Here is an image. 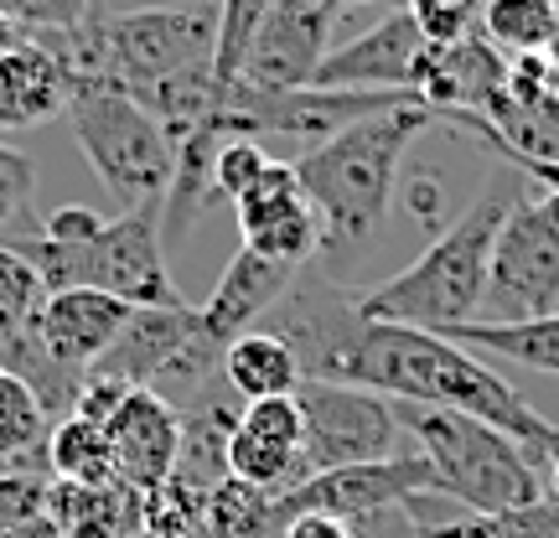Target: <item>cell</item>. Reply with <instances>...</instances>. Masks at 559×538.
Returning a JSON list of instances; mask_svg holds the SVG:
<instances>
[{"instance_id": "obj_1", "label": "cell", "mask_w": 559, "mask_h": 538, "mask_svg": "<svg viewBox=\"0 0 559 538\" xmlns=\"http://www.w3.org/2000/svg\"><path fill=\"white\" fill-rule=\"evenodd\" d=\"M353 388H373L383 399L400 404H430V409H456L481 425L502 430L508 440H519L523 456L534 461H559V430L523 399L508 383L461 342L440 337V332H415V326H383L368 321L358 347L347 358V379Z\"/></svg>"}, {"instance_id": "obj_2", "label": "cell", "mask_w": 559, "mask_h": 538, "mask_svg": "<svg viewBox=\"0 0 559 538\" xmlns=\"http://www.w3.org/2000/svg\"><path fill=\"white\" fill-rule=\"evenodd\" d=\"M519 198L523 187L513 171L492 177L477 192V202L445 234H436L409 270L373 290H358V311L383 326H415V332H440V337L451 326L477 321L481 296H487V270H492V243Z\"/></svg>"}, {"instance_id": "obj_3", "label": "cell", "mask_w": 559, "mask_h": 538, "mask_svg": "<svg viewBox=\"0 0 559 538\" xmlns=\"http://www.w3.org/2000/svg\"><path fill=\"white\" fill-rule=\"evenodd\" d=\"M430 124H440V115L425 104L389 109V115H373L342 135L321 140L296 160L300 192L321 218V249L353 254L379 234L394 187H400L404 156Z\"/></svg>"}, {"instance_id": "obj_4", "label": "cell", "mask_w": 559, "mask_h": 538, "mask_svg": "<svg viewBox=\"0 0 559 538\" xmlns=\"http://www.w3.org/2000/svg\"><path fill=\"white\" fill-rule=\"evenodd\" d=\"M404 435H415L419 461L430 466V492L466 513H519L544 498L539 466L523 456L519 440L456 409L400 404Z\"/></svg>"}, {"instance_id": "obj_5", "label": "cell", "mask_w": 559, "mask_h": 538, "mask_svg": "<svg viewBox=\"0 0 559 538\" xmlns=\"http://www.w3.org/2000/svg\"><path fill=\"white\" fill-rule=\"evenodd\" d=\"M0 249H11L16 260L32 264L37 279L47 285V296L88 285V290L124 300V306H181V290L166 270V249H160V202L120 213L79 249L41 239L37 228L0 234Z\"/></svg>"}, {"instance_id": "obj_6", "label": "cell", "mask_w": 559, "mask_h": 538, "mask_svg": "<svg viewBox=\"0 0 559 538\" xmlns=\"http://www.w3.org/2000/svg\"><path fill=\"white\" fill-rule=\"evenodd\" d=\"M68 124H73L83 160L94 166L104 192L120 202L124 213L166 198L177 151H171V135L156 124V115H145L130 94L83 88L68 99Z\"/></svg>"}, {"instance_id": "obj_7", "label": "cell", "mask_w": 559, "mask_h": 538, "mask_svg": "<svg viewBox=\"0 0 559 538\" xmlns=\"http://www.w3.org/2000/svg\"><path fill=\"white\" fill-rule=\"evenodd\" d=\"M368 316L358 311V290H347L317 264H300L290 290L260 316V332L280 337L300 362V379L342 383L347 379V358L358 347Z\"/></svg>"}, {"instance_id": "obj_8", "label": "cell", "mask_w": 559, "mask_h": 538, "mask_svg": "<svg viewBox=\"0 0 559 538\" xmlns=\"http://www.w3.org/2000/svg\"><path fill=\"white\" fill-rule=\"evenodd\" d=\"M477 321H534L559 311V207L549 198H519L502 218Z\"/></svg>"}, {"instance_id": "obj_9", "label": "cell", "mask_w": 559, "mask_h": 538, "mask_svg": "<svg viewBox=\"0 0 559 538\" xmlns=\"http://www.w3.org/2000/svg\"><path fill=\"white\" fill-rule=\"evenodd\" d=\"M296 409H300V456H306V471H332V466L400 456V435H404L400 409H394V399H383L373 388L300 379Z\"/></svg>"}, {"instance_id": "obj_10", "label": "cell", "mask_w": 559, "mask_h": 538, "mask_svg": "<svg viewBox=\"0 0 559 538\" xmlns=\"http://www.w3.org/2000/svg\"><path fill=\"white\" fill-rule=\"evenodd\" d=\"M419 492H430V466L419 461V451L389 456V461H358V466H332V471H311L300 487H290L280 498V523L306 518V513L368 523L379 513L404 507Z\"/></svg>"}, {"instance_id": "obj_11", "label": "cell", "mask_w": 559, "mask_h": 538, "mask_svg": "<svg viewBox=\"0 0 559 538\" xmlns=\"http://www.w3.org/2000/svg\"><path fill=\"white\" fill-rule=\"evenodd\" d=\"M332 0H275L249 41L234 88L243 94H290L311 88L321 58L332 52Z\"/></svg>"}, {"instance_id": "obj_12", "label": "cell", "mask_w": 559, "mask_h": 538, "mask_svg": "<svg viewBox=\"0 0 559 538\" xmlns=\"http://www.w3.org/2000/svg\"><path fill=\"white\" fill-rule=\"evenodd\" d=\"M234 223H239L243 249H254L264 260L311 264V254L321 249V218L300 192L296 160H270L264 177L234 202Z\"/></svg>"}, {"instance_id": "obj_13", "label": "cell", "mask_w": 559, "mask_h": 538, "mask_svg": "<svg viewBox=\"0 0 559 538\" xmlns=\"http://www.w3.org/2000/svg\"><path fill=\"white\" fill-rule=\"evenodd\" d=\"M430 52L436 47L419 37L415 16L400 5L379 26H368L362 37L332 47L321 58L311 88H419Z\"/></svg>"}, {"instance_id": "obj_14", "label": "cell", "mask_w": 559, "mask_h": 538, "mask_svg": "<svg viewBox=\"0 0 559 538\" xmlns=\"http://www.w3.org/2000/svg\"><path fill=\"white\" fill-rule=\"evenodd\" d=\"M109 435V456H115V477L135 487L140 498L156 492L160 481L177 471L181 461V415L160 399L156 388H130L120 409L104 419Z\"/></svg>"}, {"instance_id": "obj_15", "label": "cell", "mask_w": 559, "mask_h": 538, "mask_svg": "<svg viewBox=\"0 0 559 538\" xmlns=\"http://www.w3.org/2000/svg\"><path fill=\"white\" fill-rule=\"evenodd\" d=\"M228 477L249 481V487H264L275 498H285L290 487H300V481L311 477L306 456H300L296 394L243 404L239 430L228 435Z\"/></svg>"}, {"instance_id": "obj_16", "label": "cell", "mask_w": 559, "mask_h": 538, "mask_svg": "<svg viewBox=\"0 0 559 538\" xmlns=\"http://www.w3.org/2000/svg\"><path fill=\"white\" fill-rule=\"evenodd\" d=\"M202 332L198 306H135L124 332L115 337V347L104 352L83 379H109L124 383V388H151V383L166 373V362L187 352V342Z\"/></svg>"}, {"instance_id": "obj_17", "label": "cell", "mask_w": 559, "mask_h": 538, "mask_svg": "<svg viewBox=\"0 0 559 538\" xmlns=\"http://www.w3.org/2000/svg\"><path fill=\"white\" fill-rule=\"evenodd\" d=\"M130 311H135V306L104 296V290H88V285L52 290L37 316V337H41V347L52 352L58 368H68V373L83 379V373L115 347V337L124 332Z\"/></svg>"}, {"instance_id": "obj_18", "label": "cell", "mask_w": 559, "mask_h": 538, "mask_svg": "<svg viewBox=\"0 0 559 538\" xmlns=\"http://www.w3.org/2000/svg\"><path fill=\"white\" fill-rule=\"evenodd\" d=\"M296 275H300V264H280V260L254 254V249H239V254L228 260V270L218 275V290L207 296V306H198L202 337L228 347L234 337L254 332L260 316L290 290Z\"/></svg>"}, {"instance_id": "obj_19", "label": "cell", "mask_w": 559, "mask_h": 538, "mask_svg": "<svg viewBox=\"0 0 559 538\" xmlns=\"http://www.w3.org/2000/svg\"><path fill=\"white\" fill-rule=\"evenodd\" d=\"M508 79V58L487 37H466L456 47H436L425 62V79H419V104L445 115H481L487 104L502 94Z\"/></svg>"}, {"instance_id": "obj_20", "label": "cell", "mask_w": 559, "mask_h": 538, "mask_svg": "<svg viewBox=\"0 0 559 538\" xmlns=\"http://www.w3.org/2000/svg\"><path fill=\"white\" fill-rule=\"evenodd\" d=\"M481 145H492L502 160H513L519 171L539 177L544 187L559 181V88L544 99H498L481 109Z\"/></svg>"}, {"instance_id": "obj_21", "label": "cell", "mask_w": 559, "mask_h": 538, "mask_svg": "<svg viewBox=\"0 0 559 538\" xmlns=\"http://www.w3.org/2000/svg\"><path fill=\"white\" fill-rule=\"evenodd\" d=\"M52 115H68V79L41 41L21 37L0 58V130H41Z\"/></svg>"}, {"instance_id": "obj_22", "label": "cell", "mask_w": 559, "mask_h": 538, "mask_svg": "<svg viewBox=\"0 0 559 538\" xmlns=\"http://www.w3.org/2000/svg\"><path fill=\"white\" fill-rule=\"evenodd\" d=\"M47 518L62 538H140V492L124 481L79 487V481H47Z\"/></svg>"}, {"instance_id": "obj_23", "label": "cell", "mask_w": 559, "mask_h": 538, "mask_svg": "<svg viewBox=\"0 0 559 538\" xmlns=\"http://www.w3.org/2000/svg\"><path fill=\"white\" fill-rule=\"evenodd\" d=\"M404 523L415 538H559V502L539 498L519 513H436V498L419 492L404 502Z\"/></svg>"}, {"instance_id": "obj_24", "label": "cell", "mask_w": 559, "mask_h": 538, "mask_svg": "<svg viewBox=\"0 0 559 538\" xmlns=\"http://www.w3.org/2000/svg\"><path fill=\"white\" fill-rule=\"evenodd\" d=\"M445 337L461 342L466 352H487V358L519 362L528 373L559 379V311L534 321H466V326H451Z\"/></svg>"}, {"instance_id": "obj_25", "label": "cell", "mask_w": 559, "mask_h": 538, "mask_svg": "<svg viewBox=\"0 0 559 538\" xmlns=\"http://www.w3.org/2000/svg\"><path fill=\"white\" fill-rule=\"evenodd\" d=\"M223 379H228V388H234L243 404L285 399V394L300 388V362L280 337H270V332L254 326V332H243V337H234L223 347Z\"/></svg>"}, {"instance_id": "obj_26", "label": "cell", "mask_w": 559, "mask_h": 538, "mask_svg": "<svg viewBox=\"0 0 559 538\" xmlns=\"http://www.w3.org/2000/svg\"><path fill=\"white\" fill-rule=\"evenodd\" d=\"M280 498L239 477H223L207 487L202 507V538H280Z\"/></svg>"}, {"instance_id": "obj_27", "label": "cell", "mask_w": 559, "mask_h": 538, "mask_svg": "<svg viewBox=\"0 0 559 538\" xmlns=\"http://www.w3.org/2000/svg\"><path fill=\"white\" fill-rule=\"evenodd\" d=\"M47 477L52 481H79V487H109L115 477V456H109V435L104 425L83 415H62L47 435Z\"/></svg>"}, {"instance_id": "obj_28", "label": "cell", "mask_w": 559, "mask_h": 538, "mask_svg": "<svg viewBox=\"0 0 559 538\" xmlns=\"http://www.w3.org/2000/svg\"><path fill=\"white\" fill-rule=\"evenodd\" d=\"M47 435H52V415L16 373L0 368V471H16L32 456H41L47 466Z\"/></svg>"}, {"instance_id": "obj_29", "label": "cell", "mask_w": 559, "mask_h": 538, "mask_svg": "<svg viewBox=\"0 0 559 538\" xmlns=\"http://www.w3.org/2000/svg\"><path fill=\"white\" fill-rule=\"evenodd\" d=\"M559 21V0H481V37L502 58L544 52V41Z\"/></svg>"}, {"instance_id": "obj_30", "label": "cell", "mask_w": 559, "mask_h": 538, "mask_svg": "<svg viewBox=\"0 0 559 538\" xmlns=\"http://www.w3.org/2000/svg\"><path fill=\"white\" fill-rule=\"evenodd\" d=\"M202 507H207V487L171 471L156 492L140 498V528L151 538H202Z\"/></svg>"}, {"instance_id": "obj_31", "label": "cell", "mask_w": 559, "mask_h": 538, "mask_svg": "<svg viewBox=\"0 0 559 538\" xmlns=\"http://www.w3.org/2000/svg\"><path fill=\"white\" fill-rule=\"evenodd\" d=\"M41 306H47V285L37 279V270L26 260H16L11 249H0V352H5L21 332L37 326Z\"/></svg>"}, {"instance_id": "obj_32", "label": "cell", "mask_w": 559, "mask_h": 538, "mask_svg": "<svg viewBox=\"0 0 559 538\" xmlns=\"http://www.w3.org/2000/svg\"><path fill=\"white\" fill-rule=\"evenodd\" d=\"M270 5L275 0H218V41H213V73H218V83L234 88L239 62L249 52L254 32H260V21L270 16Z\"/></svg>"}, {"instance_id": "obj_33", "label": "cell", "mask_w": 559, "mask_h": 538, "mask_svg": "<svg viewBox=\"0 0 559 538\" xmlns=\"http://www.w3.org/2000/svg\"><path fill=\"white\" fill-rule=\"evenodd\" d=\"M404 11L415 16L419 37L430 47H456L477 37V0H404Z\"/></svg>"}, {"instance_id": "obj_34", "label": "cell", "mask_w": 559, "mask_h": 538, "mask_svg": "<svg viewBox=\"0 0 559 538\" xmlns=\"http://www.w3.org/2000/svg\"><path fill=\"white\" fill-rule=\"evenodd\" d=\"M47 471L16 466V471H0V534H11L21 523H32L47 513Z\"/></svg>"}, {"instance_id": "obj_35", "label": "cell", "mask_w": 559, "mask_h": 538, "mask_svg": "<svg viewBox=\"0 0 559 538\" xmlns=\"http://www.w3.org/2000/svg\"><path fill=\"white\" fill-rule=\"evenodd\" d=\"M0 11L16 21L26 37H37V32H68V26H79L83 16L99 11V0H0Z\"/></svg>"}, {"instance_id": "obj_36", "label": "cell", "mask_w": 559, "mask_h": 538, "mask_svg": "<svg viewBox=\"0 0 559 538\" xmlns=\"http://www.w3.org/2000/svg\"><path fill=\"white\" fill-rule=\"evenodd\" d=\"M264 166H270V156L260 151V140H223L218 166H213V192L228 202H239L243 192L264 177Z\"/></svg>"}, {"instance_id": "obj_37", "label": "cell", "mask_w": 559, "mask_h": 538, "mask_svg": "<svg viewBox=\"0 0 559 538\" xmlns=\"http://www.w3.org/2000/svg\"><path fill=\"white\" fill-rule=\"evenodd\" d=\"M32 192H37V166H32V156L0 145V234L11 228V218L26 213Z\"/></svg>"}, {"instance_id": "obj_38", "label": "cell", "mask_w": 559, "mask_h": 538, "mask_svg": "<svg viewBox=\"0 0 559 538\" xmlns=\"http://www.w3.org/2000/svg\"><path fill=\"white\" fill-rule=\"evenodd\" d=\"M104 223H109V218H99L94 207H83V202H62V207H52V213L37 223V234H41V239H52V243L79 249V243H88L94 234H99Z\"/></svg>"}, {"instance_id": "obj_39", "label": "cell", "mask_w": 559, "mask_h": 538, "mask_svg": "<svg viewBox=\"0 0 559 538\" xmlns=\"http://www.w3.org/2000/svg\"><path fill=\"white\" fill-rule=\"evenodd\" d=\"M280 538H353V528L342 518H321V513H306V518H290L280 528Z\"/></svg>"}, {"instance_id": "obj_40", "label": "cell", "mask_w": 559, "mask_h": 538, "mask_svg": "<svg viewBox=\"0 0 559 538\" xmlns=\"http://www.w3.org/2000/svg\"><path fill=\"white\" fill-rule=\"evenodd\" d=\"M0 538H62V534H58V523L47 518V513H41V518L21 523V528H11V534H0Z\"/></svg>"}, {"instance_id": "obj_41", "label": "cell", "mask_w": 559, "mask_h": 538, "mask_svg": "<svg viewBox=\"0 0 559 538\" xmlns=\"http://www.w3.org/2000/svg\"><path fill=\"white\" fill-rule=\"evenodd\" d=\"M21 37H26V32H21L16 21H11V16H5V11H0V58H5V52H11V47H16Z\"/></svg>"}, {"instance_id": "obj_42", "label": "cell", "mask_w": 559, "mask_h": 538, "mask_svg": "<svg viewBox=\"0 0 559 538\" xmlns=\"http://www.w3.org/2000/svg\"><path fill=\"white\" fill-rule=\"evenodd\" d=\"M544 62H549V73L559 79V21H555V32H549V41H544V52H539Z\"/></svg>"}, {"instance_id": "obj_43", "label": "cell", "mask_w": 559, "mask_h": 538, "mask_svg": "<svg viewBox=\"0 0 559 538\" xmlns=\"http://www.w3.org/2000/svg\"><path fill=\"white\" fill-rule=\"evenodd\" d=\"M549 498L559 502V461H555V466H549Z\"/></svg>"}, {"instance_id": "obj_44", "label": "cell", "mask_w": 559, "mask_h": 538, "mask_svg": "<svg viewBox=\"0 0 559 538\" xmlns=\"http://www.w3.org/2000/svg\"><path fill=\"white\" fill-rule=\"evenodd\" d=\"M549 202H555V207H559V181H555V187H549Z\"/></svg>"}, {"instance_id": "obj_45", "label": "cell", "mask_w": 559, "mask_h": 538, "mask_svg": "<svg viewBox=\"0 0 559 538\" xmlns=\"http://www.w3.org/2000/svg\"><path fill=\"white\" fill-rule=\"evenodd\" d=\"M332 5H337V11H342V5H347V0H332ZM353 5H358V0H353Z\"/></svg>"}, {"instance_id": "obj_46", "label": "cell", "mask_w": 559, "mask_h": 538, "mask_svg": "<svg viewBox=\"0 0 559 538\" xmlns=\"http://www.w3.org/2000/svg\"><path fill=\"white\" fill-rule=\"evenodd\" d=\"M207 5H218V0H207Z\"/></svg>"}, {"instance_id": "obj_47", "label": "cell", "mask_w": 559, "mask_h": 538, "mask_svg": "<svg viewBox=\"0 0 559 538\" xmlns=\"http://www.w3.org/2000/svg\"><path fill=\"white\" fill-rule=\"evenodd\" d=\"M140 538H151V534H140Z\"/></svg>"}]
</instances>
